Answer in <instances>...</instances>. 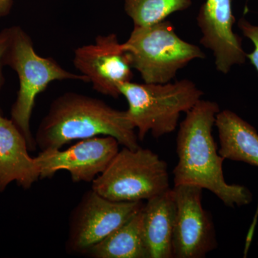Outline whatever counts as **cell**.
I'll use <instances>...</instances> for the list:
<instances>
[{"label": "cell", "mask_w": 258, "mask_h": 258, "mask_svg": "<svg viewBox=\"0 0 258 258\" xmlns=\"http://www.w3.org/2000/svg\"><path fill=\"white\" fill-rule=\"evenodd\" d=\"M220 111L215 102L201 99L186 112L176 137L174 185H196L211 191L229 208L244 206L252 202V193L246 186L226 181L222 168L225 159L219 154L212 135Z\"/></svg>", "instance_id": "cell-1"}, {"label": "cell", "mask_w": 258, "mask_h": 258, "mask_svg": "<svg viewBox=\"0 0 258 258\" xmlns=\"http://www.w3.org/2000/svg\"><path fill=\"white\" fill-rule=\"evenodd\" d=\"M111 136L120 145L139 147L135 128L125 111L114 109L98 98L69 92L51 103L37 128L35 140L40 150L60 149L73 141Z\"/></svg>", "instance_id": "cell-2"}, {"label": "cell", "mask_w": 258, "mask_h": 258, "mask_svg": "<svg viewBox=\"0 0 258 258\" xmlns=\"http://www.w3.org/2000/svg\"><path fill=\"white\" fill-rule=\"evenodd\" d=\"M120 92L128 102L127 118L138 131L139 142L149 132L156 139L174 132L181 113L191 110L204 95L188 79L162 84L129 81L120 86Z\"/></svg>", "instance_id": "cell-3"}, {"label": "cell", "mask_w": 258, "mask_h": 258, "mask_svg": "<svg viewBox=\"0 0 258 258\" xmlns=\"http://www.w3.org/2000/svg\"><path fill=\"white\" fill-rule=\"evenodd\" d=\"M11 28V40L4 64L14 70L19 79L18 96L12 107L11 120L26 139L29 150L35 151L37 145L30 130V119L37 96L53 81L78 80L88 83V81L83 75L64 69L52 57L39 55L27 32L20 26Z\"/></svg>", "instance_id": "cell-4"}, {"label": "cell", "mask_w": 258, "mask_h": 258, "mask_svg": "<svg viewBox=\"0 0 258 258\" xmlns=\"http://www.w3.org/2000/svg\"><path fill=\"white\" fill-rule=\"evenodd\" d=\"M133 69L144 83L171 82L189 62L206 57L198 45L185 41L169 20L146 26H134L123 43Z\"/></svg>", "instance_id": "cell-5"}, {"label": "cell", "mask_w": 258, "mask_h": 258, "mask_svg": "<svg viewBox=\"0 0 258 258\" xmlns=\"http://www.w3.org/2000/svg\"><path fill=\"white\" fill-rule=\"evenodd\" d=\"M91 189L113 202H143L170 189L167 164L150 149L123 147Z\"/></svg>", "instance_id": "cell-6"}, {"label": "cell", "mask_w": 258, "mask_h": 258, "mask_svg": "<svg viewBox=\"0 0 258 258\" xmlns=\"http://www.w3.org/2000/svg\"><path fill=\"white\" fill-rule=\"evenodd\" d=\"M143 202H113L91 189L69 217L66 250L83 255L142 210Z\"/></svg>", "instance_id": "cell-7"}, {"label": "cell", "mask_w": 258, "mask_h": 258, "mask_svg": "<svg viewBox=\"0 0 258 258\" xmlns=\"http://www.w3.org/2000/svg\"><path fill=\"white\" fill-rule=\"evenodd\" d=\"M176 204L173 235L175 258H204L217 248L211 215L203 206V188L193 184L174 185Z\"/></svg>", "instance_id": "cell-8"}, {"label": "cell", "mask_w": 258, "mask_h": 258, "mask_svg": "<svg viewBox=\"0 0 258 258\" xmlns=\"http://www.w3.org/2000/svg\"><path fill=\"white\" fill-rule=\"evenodd\" d=\"M74 64L95 91L112 98L121 96L120 86L134 77L128 53L114 33L98 35L94 43L78 47Z\"/></svg>", "instance_id": "cell-9"}, {"label": "cell", "mask_w": 258, "mask_h": 258, "mask_svg": "<svg viewBox=\"0 0 258 258\" xmlns=\"http://www.w3.org/2000/svg\"><path fill=\"white\" fill-rule=\"evenodd\" d=\"M119 143L111 136L82 139L66 150L41 151L36 157L40 179L52 177L57 171H69L74 182H92L106 170L119 152Z\"/></svg>", "instance_id": "cell-10"}, {"label": "cell", "mask_w": 258, "mask_h": 258, "mask_svg": "<svg viewBox=\"0 0 258 258\" xmlns=\"http://www.w3.org/2000/svg\"><path fill=\"white\" fill-rule=\"evenodd\" d=\"M235 21L232 0H206L197 16L202 33L200 43L212 51L217 71L223 74L247 60L242 37L233 30Z\"/></svg>", "instance_id": "cell-11"}, {"label": "cell", "mask_w": 258, "mask_h": 258, "mask_svg": "<svg viewBox=\"0 0 258 258\" xmlns=\"http://www.w3.org/2000/svg\"><path fill=\"white\" fill-rule=\"evenodd\" d=\"M29 151L26 139L13 120L0 114V192L14 181L28 189L40 179L38 161Z\"/></svg>", "instance_id": "cell-12"}, {"label": "cell", "mask_w": 258, "mask_h": 258, "mask_svg": "<svg viewBox=\"0 0 258 258\" xmlns=\"http://www.w3.org/2000/svg\"><path fill=\"white\" fill-rule=\"evenodd\" d=\"M149 258H173L176 204L172 189L147 200L142 209Z\"/></svg>", "instance_id": "cell-13"}, {"label": "cell", "mask_w": 258, "mask_h": 258, "mask_svg": "<svg viewBox=\"0 0 258 258\" xmlns=\"http://www.w3.org/2000/svg\"><path fill=\"white\" fill-rule=\"evenodd\" d=\"M215 125L221 157L258 167V133L254 127L230 110L219 112Z\"/></svg>", "instance_id": "cell-14"}, {"label": "cell", "mask_w": 258, "mask_h": 258, "mask_svg": "<svg viewBox=\"0 0 258 258\" xmlns=\"http://www.w3.org/2000/svg\"><path fill=\"white\" fill-rule=\"evenodd\" d=\"M83 255L92 258H149L142 210Z\"/></svg>", "instance_id": "cell-15"}, {"label": "cell", "mask_w": 258, "mask_h": 258, "mask_svg": "<svg viewBox=\"0 0 258 258\" xmlns=\"http://www.w3.org/2000/svg\"><path fill=\"white\" fill-rule=\"evenodd\" d=\"M125 14L134 26L160 23L169 15L189 9L192 0H123Z\"/></svg>", "instance_id": "cell-16"}, {"label": "cell", "mask_w": 258, "mask_h": 258, "mask_svg": "<svg viewBox=\"0 0 258 258\" xmlns=\"http://www.w3.org/2000/svg\"><path fill=\"white\" fill-rule=\"evenodd\" d=\"M237 26L242 32V35L253 44V50L247 53V59L258 73V25H253L245 18H241L237 23Z\"/></svg>", "instance_id": "cell-17"}, {"label": "cell", "mask_w": 258, "mask_h": 258, "mask_svg": "<svg viewBox=\"0 0 258 258\" xmlns=\"http://www.w3.org/2000/svg\"><path fill=\"white\" fill-rule=\"evenodd\" d=\"M12 28L4 29L0 32V90L5 83V78L3 76V67L4 64V58L7 50L10 45L11 40ZM0 114L1 108H0Z\"/></svg>", "instance_id": "cell-18"}, {"label": "cell", "mask_w": 258, "mask_h": 258, "mask_svg": "<svg viewBox=\"0 0 258 258\" xmlns=\"http://www.w3.org/2000/svg\"><path fill=\"white\" fill-rule=\"evenodd\" d=\"M13 5V0H0V17L10 13Z\"/></svg>", "instance_id": "cell-19"}, {"label": "cell", "mask_w": 258, "mask_h": 258, "mask_svg": "<svg viewBox=\"0 0 258 258\" xmlns=\"http://www.w3.org/2000/svg\"><path fill=\"white\" fill-rule=\"evenodd\" d=\"M257 245H258V243H257Z\"/></svg>", "instance_id": "cell-20"}]
</instances>
